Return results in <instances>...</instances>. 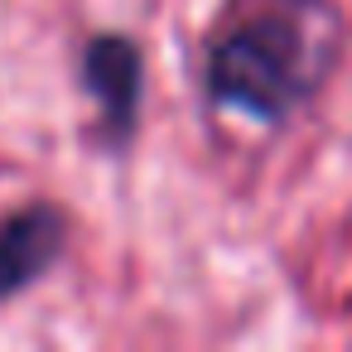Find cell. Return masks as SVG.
Instances as JSON below:
<instances>
[{
    "instance_id": "6da1fadb",
    "label": "cell",
    "mask_w": 352,
    "mask_h": 352,
    "mask_svg": "<svg viewBox=\"0 0 352 352\" xmlns=\"http://www.w3.org/2000/svg\"><path fill=\"white\" fill-rule=\"evenodd\" d=\"M328 6L294 0H236V10L208 34L203 49V97L251 126L294 121L333 68V44L323 20Z\"/></svg>"
},
{
    "instance_id": "7a4b0ae2",
    "label": "cell",
    "mask_w": 352,
    "mask_h": 352,
    "mask_svg": "<svg viewBox=\"0 0 352 352\" xmlns=\"http://www.w3.org/2000/svg\"><path fill=\"white\" fill-rule=\"evenodd\" d=\"M78 78L97 107L102 140L126 150L145 116V49L121 30H97L78 49Z\"/></svg>"
},
{
    "instance_id": "3957f363",
    "label": "cell",
    "mask_w": 352,
    "mask_h": 352,
    "mask_svg": "<svg viewBox=\"0 0 352 352\" xmlns=\"http://www.w3.org/2000/svg\"><path fill=\"white\" fill-rule=\"evenodd\" d=\"M68 241H73V217L49 198H30L0 212V304L34 289L68 256Z\"/></svg>"
}]
</instances>
